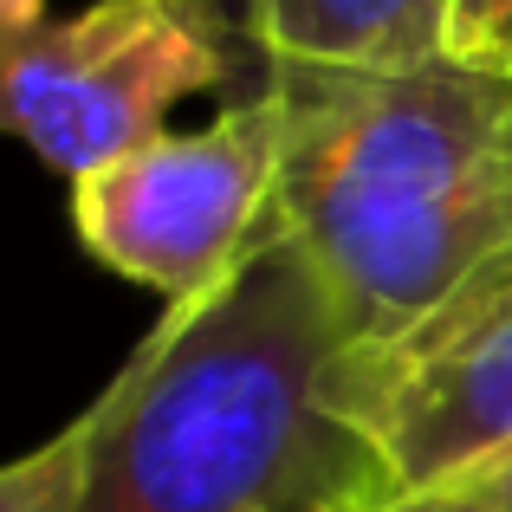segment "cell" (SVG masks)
<instances>
[{
    "mask_svg": "<svg viewBox=\"0 0 512 512\" xmlns=\"http://www.w3.org/2000/svg\"><path fill=\"white\" fill-rule=\"evenodd\" d=\"M78 422V512H396L363 357L273 214Z\"/></svg>",
    "mask_w": 512,
    "mask_h": 512,
    "instance_id": "cell-1",
    "label": "cell"
},
{
    "mask_svg": "<svg viewBox=\"0 0 512 512\" xmlns=\"http://www.w3.org/2000/svg\"><path fill=\"white\" fill-rule=\"evenodd\" d=\"M273 221L305 247L363 376L512 286V78L428 65H266Z\"/></svg>",
    "mask_w": 512,
    "mask_h": 512,
    "instance_id": "cell-2",
    "label": "cell"
},
{
    "mask_svg": "<svg viewBox=\"0 0 512 512\" xmlns=\"http://www.w3.org/2000/svg\"><path fill=\"white\" fill-rule=\"evenodd\" d=\"M247 72L163 0H91L0 39V117L39 163L78 175L163 137L169 111Z\"/></svg>",
    "mask_w": 512,
    "mask_h": 512,
    "instance_id": "cell-3",
    "label": "cell"
},
{
    "mask_svg": "<svg viewBox=\"0 0 512 512\" xmlns=\"http://www.w3.org/2000/svg\"><path fill=\"white\" fill-rule=\"evenodd\" d=\"M273 182L279 104L260 85L208 130H163L143 150L78 175L72 221L98 266L156 292L163 305H182L253 247L273 214Z\"/></svg>",
    "mask_w": 512,
    "mask_h": 512,
    "instance_id": "cell-4",
    "label": "cell"
},
{
    "mask_svg": "<svg viewBox=\"0 0 512 512\" xmlns=\"http://www.w3.org/2000/svg\"><path fill=\"white\" fill-rule=\"evenodd\" d=\"M396 506L467 487L512 454V286L370 383Z\"/></svg>",
    "mask_w": 512,
    "mask_h": 512,
    "instance_id": "cell-5",
    "label": "cell"
},
{
    "mask_svg": "<svg viewBox=\"0 0 512 512\" xmlns=\"http://www.w3.org/2000/svg\"><path fill=\"white\" fill-rule=\"evenodd\" d=\"M266 65H428L448 59V0H253Z\"/></svg>",
    "mask_w": 512,
    "mask_h": 512,
    "instance_id": "cell-6",
    "label": "cell"
},
{
    "mask_svg": "<svg viewBox=\"0 0 512 512\" xmlns=\"http://www.w3.org/2000/svg\"><path fill=\"white\" fill-rule=\"evenodd\" d=\"M78 500H85V422H65L0 474V512H78Z\"/></svg>",
    "mask_w": 512,
    "mask_h": 512,
    "instance_id": "cell-7",
    "label": "cell"
},
{
    "mask_svg": "<svg viewBox=\"0 0 512 512\" xmlns=\"http://www.w3.org/2000/svg\"><path fill=\"white\" fill-rule=\"evenodd\" d=\"M448 59L512 78V0H448Z\"/></svg>",
    "mask_w": 512,
    "mask_h": 512,
    "instance_id": "cell-8",
    "label": "cell"
},
{
    "mask_svg": "<svg viewBox=\"0 0 512 512\" xmlns=\"http://www.w3.org/2000/svg\"><path fill=\"white\" fill-rule=\"evenodd\" d=\"M163 7H175L182 20H195L227 59H240L253 78H266L260 52H253V0H163Z\"/></svg>",
    "mask_w": 512,
    "mask_h": 512,
    "instance_id": "cell-9",
    "label": "cell"
},
{
    "mask_svg": "<svg viewBox=\"0 0 512 512\" xmlns=\"http://www.w3.org/2000/svg\"><path fill=\"white\" fill-rule=\"evenodd\" d=\"M422 506H448V512H512V454L493 461L487 474H474L467 487L441 493V500H422Z\"/></svg>",
    "mask_w": 512,
    "mask_h": 512,
    "instance_id": "cell-10",
    "label": "cell"
},
{
    "mask_svg": "<svg viewBox=\"0 0 512 512\" xmlns=\"http://www.w3.org/2000/svg\"><path fill=\"white\" fill-rule=\"evenodd\" d=\"M46 0H0V39H26L33 26H46Z\"/></svg>",
    "mask_w": 512,
    "mask_h": 512,
    "instance_id": "cell-11",
    "label": "cell"
},
{
    "mask_svg": "<svg viewBox=\"0 0 512 512\" xmlns=\"http://www.w3.org/2000/svg\"><path fill=\"white\" fill-rule=\"evenodd\" d=\"M396 512H448V506H396Z\"/></svg>",
    "mask_w": 512,
    "mask_h": 512,
    "instance_id": "cell-12",
    "label": "cell"
}]
</instances>
